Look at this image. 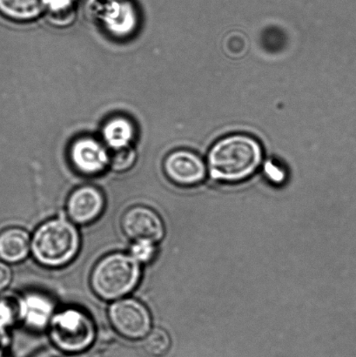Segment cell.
Segmentation results:
<instances>
[{"label": "cell", "instance_id": "4fadbf2b", "mask_svg": "<svg viewBox=\"0 0 356 357\" xmlns=\"http://www.w3.org/2000/svg\"><path fill=\"white\" fill-rule=\"evenodd\" d=\"M47 10V0H0V13L7 19L26 22Z\"/></svg>", "mask_w": 356, "mask_h": 357}, {"label": "cell", "instance_id": "6da1fadb", "mask_svg": "<svg viewBox=\"0 0 356 357\" xmlns=\"http://www.w3.org/2000/svg\"><path fill=\"white\" fill-rule=\"evenodd\" d=\"M263 149L256 138L235 134L219 139L208 155L212 178L224 183H238L256 173L263 162Z\"/></svg>", "mask_w": 356, "mask_h": 357}, {"label": "cell", "instance_id": "603a6c76", "mask_svg": "<svg viewBox=\"0 0 356 357\" xmlns=\"http://www.w3.org/2000/svg\"><path fill=\"white\" fill-rule=\"evenodd\" d=\"M0 357H6L5 356V352H0Z\"/></svg>", "mask_w": 356, "mask_h": 357}, {"label": "cell", "instance_id": "277c9868", "mask_svg": "<svg viewBox=\"0 0 356 357\" xmlns=\"http://www.w3.org/2000/svg\"><path fill=\"white\" fill-rule=\"evenodd\" d=\"M49 333L52 342L61 351L78 353L92 345L96 330L88 314L68 309L54 314L49 324Z\"/></svg>", "mask_w": 356, "mask_h": 357}, {"label": "cell", "instance_id": "52a82bcc", "mask_svg": "<svg viewBox=\"0 0 356 357\" xmlns=\"http://www.w3.org/2000/svg\"><path fill=\"white\" fill-rule=\"evenodd\" d=\"M125 236L131 240L149 241L158 243L165 236L162 219L155 210L144 206H136L127 210L121 220Z\"/></svg>", "mask_w": 356, "mask_h": 357}, {"label": "cell", "instance_id": "8fae6325", "mask_svg": "<svg viewBox=\"0 0 356 357\" xmlns=\"http://www.w3.org/2000/svg\"><path fill=\"white\" fill-rule=\"evenodd\" d=\"M31 250V238L20 227H10L0 232V260L8 264H19Z\"/></svg>", "mask_w": 356, "mask_h": 357}, {"label": "cell", "instance_id": "ba28073f", "mask_svg": "<svg viewBox=\"0 0 356 357\" xmlns=\"http://www.w3.org/2000/svg\"><path fill=\"white\" fill-rule=\"evenodd\" d=\"M164 169L170 181L183 187L201 184L208 173L204 160L188 150H178L170 153L164 164Z\"/></svg>", "mask_w": 356, "mask_h": 357}, {"label": "cell", "instance_id": "7a4b0ae2", "mask_svg": "<svg viewBox=\"0 0 356 357\" xmlns=\"http://www.w3.org/2000/svg\"><path fill=\"white\" fill-rule=\"evenodd\" d=\"M80 237L75 223L55 218L41 224L31 238V253L38 264L48 268L63 267L78 254Z\"/></svg>", "mask_w": 356, "mask_h": 357}, {"label": "cell", "instance_id": "9a60e30c", "mask_svg": "<svg viewBox=\"0 0 356 357\" xmlns=\"http://www.w3.org/2000/svg\"><path fill=\"white\" fill-rule=\"evenodd\" d=\"M144 349L150 356L163 357L169 353L171 348L170 335L163 328H157L149 332L144 338Z\"/></svg>", "mask_w": 356, "mask_h": 357}, {"label": "cell", "instance_id": "2e32d148", "mask_svg": "<svg viewBox=\"0 0 356 357\" xmlns=\"http://www.w3.org/2000/svg\"><path fill=\"white\" fill-rule=\"evenodd\" d=\"M136 160V153L132 146L128 148L114 150L113 155H110L109 166L116 172H124L130 169Z\"/></svg>", "mask_w": 356, "mask_h": 357}, {"label": "cell", "instance_id": "8992f818", "mask_svg": "<svg viewBox=\"0 0 356 357\" xmlns=\"http://www.w3.org/2000/svg\"><path fill=\"white\" fill-rule=\"evenodd\" d=\"M94 13L105 31L113 37L124 38L137 30L138 10L129 0H101Z\"/></svg>", "mask_w": 356, "mask_h": 357}, {"label": "cell", "instance_id": "7c38bea8", "mask_svg": "<svg viewBox=\"0 0 356 357\" xmlns=\"http://www.w3.org/2000/svg\"><path fill=\"white\" fill-rule=\"evenodd\" d=\"M17 310L24 323L38 330L49 325L54 316V304L40 294H30L24 296L20 300Z\"/></svg>", "mask_w": 356, "mask_h": 357}, {"label": "cell", "instance_id": "44dd1931", "mask_svg": "<svg viewBox=\"0 0 356 357\" xmlns=\"http://www.w3.org/2000/svg\"><path fill=\"white\" fill-rule=\"evenodd\" d=\"M265 170L268 176L274 181H281L284 178V171L279 169L277 165H275L274 162H268L265 165Z\"/></svg>", "mask_w": 356, "mask_h": 357}, {"label": "cell", "instance_id": "7402d4cb", "mask_svg": "<svg viewBox=\"0 0 356 357\" xmlns=\"http://www.w3.org/2000/svg\"><path fill=\"white\" fill-rule=\"evenodd\" d=\"M6 330H3V328H0V352H5V349L7 346V335Z\"/></svg>", "mask_w": 356, "mask_h": 357}, {"label": "cell", "instance_id": "d6986e66", "mask_svg": "<svg viewBox=\"0 0 356 357\" xmlns=\"http://www.w3.org/2000/svg\"><path fill=\"white\" fill-rule=\"evenodd\" d=\"M16 310L6 300L0 301V328L6 330L15 318Z\"/></svg>", "mask_w": 356, "mask_h": 357}, {"label": "cell", "instance_id": "ffe728a7", "mask_svg": "<svg viewBox=\"0 0 356 357\" xmlns=\"http://www.w3.org/2000/svg\"><path fill=\"white\" fill-rule=\"evenodd\" d=\"M13 280V271L8 264L0 260V291L8 288Z\"/></svg>", "mask_w": 356, "mask_h": 357}, {"label": "cell", "instance_id": "e0dca14e", "mask_svg": "<svg viewBox=\"0 0 356 357\" xmlns=\"http://www.w3.org/2000/svg\"><path fill=\"white\" fill-rule=\"evenodd\" d=\"M156 255L155 243L149 241H136L131 247V255L139 264H148Z\"/></svg>", "mask_w": 356, "mask_h": 357}, {"label": "cell", "instance_id": "30bf717a", "mask_svg": "<svg viewBox=\"0 0 356 357\" xmlns=\"http://www.w3.org/2000/svg\"><path fill=\"white\" fill-rule=\"evenodd\" d=\"M105 198L99 189L92 185L77 188L69 196L66 211L71 222L80 225L93 222L102 213Z\"/></svg>", "mask_w": 356, "mask_h": 357}, {"label": "cell", "instance_id": "5bb4252c", "mask_svg": "<svg viewBox=\"0 0 356 357\" xmlns=\"http://www.w3.org/2000/svg\"><path fill=\"white\" fill-rule=\"evenodd\" d=\"M103 139L106 144L113 150L131 146L135 130L132 122L124 117L111 119L103 128Z\"/></svg>", "mask_w": 356, "mask_h": 357}, {"label": "cell", "instance_id": "3957f363", "mask_svg": "<svg viewBox=\"0 0 356 357\" xmlns=\"http://www.w3.org/2000/svg\"><path fill=\"white\" fill-rule=\"evenodd\" d=\"M141 271L131 255L114 253L101 259L91 275V286L100 298L117 301L138 285Z\"/></svg>", "mask_w": 356, "mask_h": 357}, {"label": "cell", "instance_id": "5b68a950", "mask_svg": "<svg viewBox=\"0 0 356 357\" xmlns=\"http://www.w3.org/2000/svg\"><path fill=\"white\" fill-rule=\"evenodd\" d=\"M108 317L117 333L129 340L145 338L152 331V317L148 307L134 298L111 303Z\"/></svg>", "mask_w": 356, "mask_h": 357}, {"label": "cell", "instance_id": "9c48e42d", "mask_svg": "<svg viewBox=\"0 0 356 357\" xmlns=\"http://www.w3.org/2000/svg\"><path fill=\"white\" fill-rule=\"evenodd\" d=\"M70 158L77 171L85 176H97L109 166L110 155L97 139L84 137L72 143Z\"/></svg>", "mask_w": 356, "mask_h": 357}, {"label": "cell", "instance_id": "ac0fdd59", "mask_svg": "<svg viewBox=\"0 0 356 357\" xmlns=\"http://www.w3.org/2000/svg\"><path fill=\"white\" fill-rule=\"evenodd\" d=\"M77 0H47V10L52 15L61 16L68 14L75 6Z\"/></svg>", "mask_w": 356, "mask_h": 357}]
</instances>
